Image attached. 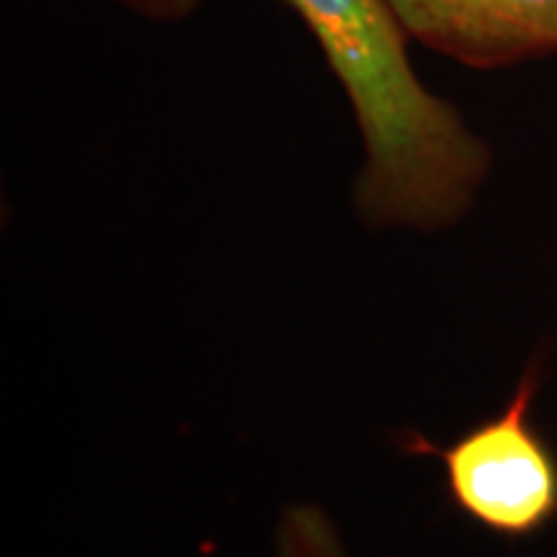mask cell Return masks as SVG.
<instances>
[{"label":"cell","mask_w":557,"mask_h":557,"mask_svg":"<svg viewBox=\"0 0 557 557\" xmlns=\"http://www.w3.org/2000/svg\"><path fill=\"white\" fill-rule=\"evenodd\" d=\"M315 37L357 120L354 205L374 227L444 230L475 205L493 152L455 103L418 78L387 0H282Z\"/></svg>","instance_id":"1"},{"label":"cell","mask_w":557,"mask_h":557,"mask_svg":"<svg viewBox=\"0 0 557 557\" xmlns=\"http://www.w3.org/2000/svg\"><path fill=\"white\" fill-rule=\"evenodd\" d=\"M540 367L532 359L504 410L447 447L421 434L400 442L408 455L442 462L449 500L465 517L511 540L532 537L557 519V455L532 418Z\"/></svg>","instance_id":"2"},{"label":"cell","mask_w":557,"mask_h":557,"mask_svg":"<svg viewBox=\"0 0 557 557\" xmlns=\"http://www.w3.org/2000/svg\"><path fill=\"white\" fill-rule=\"evenodd\" d=\"M410 41L472 70L557 52V0H387Z\"/></svg>","instance_id":"3"},{"label":"cell","mask_w":557,"mask_h":557,"mask_svg":"<svg viewBox=\"0 0 557 557\" xmlns=\"http://www.w3.org/2000/svg\"><path fill=\"white\" fill-rule=\"evenodd\" d=\"M276 557H346L336 527L315 506H295L282 517Z\"/></svg>","instance_id":"4"},{"label":"cell","mask_w":557,"mask_h":557,"mask_svg":"<svg viewBox=\"0 0 557 557\" xmlns=\"http://www.w3.org/2000/svg\"><path fill=\"white\" fill-rule=\"evenodd\" d=\"M152 24H181L199 11L201 0H111Z\"/></svg>","instance_id":"5"}]
</instances>
